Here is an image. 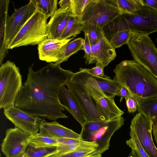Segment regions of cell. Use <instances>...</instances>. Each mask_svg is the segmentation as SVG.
Returning <instances> with one entry per match:
<instances>
[{
	"label": "cell",
	"instance_id": "6da1fadb",
	"mask_svg": "<svg viewBox=\"0 0 157 157\" xmlns=\"http://www.w3.org/2000/svg\"><path fill=\"white\" fill-rule=\"evenodd\" d=\"M60 64L50 63L34 71V63L28 68L26 80L15 101L14 106L26 112L52 121L67 118L65 107L60 101L58 92L66 85L74 73L63 69Z\"/></svg>",
	"mask_w": 157,
	"mask_h": 157
},
{
	"label": "cell",
	"instance_id": "7a4b0ae2",
	"mask_svg": "<svg viewBox=\"0 0 157 157\" xmlns=\"http://www.w3.org/2000/svg\"><path fill=\"white\" fill-rule=\"evenodd\" d=\"M113 71V80L126 88L135 100L157 96V79L134 60L121 62Z\"/></svg>",
	"mask_w": 157,
	"mask_h": 157
},
{
	"label": "cell",
	"instance_id": "3957f363",
	"mask_svg": "<svg viewBox=\"0 0 157 157\" xmlns=\"http://www.w3.org/2000/svg\"><path fill=\"white\" fill-rule=\"evenodd\" d=\"M127 44L134 60L157 79V48L149 36L131 31Z\"/></svg>",
	"mask_w": 157,
	"mask_h": 157
},
{
	"label": "cell",
	"instance_id": "277c9868",
	"mask_svg": "<svg viewBox=\"0 0 157 157\" xmlns=\"http://www.w3.org/2000/svg\"><path fill=\"white\" fill-rule=\"evenodd\" d=\"M19 68L10 60L0 67V109L14 105L22 86Z\"/></svg>",
	"mask_w": 157,
	"mask_h": 157
},
{
	"label": "cell",
	"instance_id": "5b68a950",
	"mask_svg": "<svg viewBox=\"0 0 157 157\" xmlns=\"http://www.w3.org/2000/svg\"><path fill=\"white\" fill-rule=\"evenodd\" d=\"M48 18L37 9L14 38L8 49L22 46L38 45L47 38Z\"/></svg>",
	"mask_w": 157,
	"mask_h": 157
},
{
	"label": "cell",
	"instance_id": "8992f818",
	"mask_svg": "<svg viewBox=\"0 0 157 157\" xmlns=\"http://www.w3.org/2000/svg\"><path fill=\"white\" fill-rule=\"evenodd\" d=\"M87 90L105 120L109 121L122 116L124 112L116 104L114 99L107 97L100 89L95 78L84 68L78 71Z\"/></svg>",
	"mask_w": 157,
	"mask_h": 157
},
{
	"label": "cell",
	"instance_id": "52a82bcc",
	"mask_svg": "<svg viewBox=\"0 0 157 157\" xmlns=\"http://www.w3.org/2000/svg\"><path fill=\"white\" fill-rule=\"evenodd\" d=\"M122 14L111 0H91L80 18L83 23L96 25L103 29L105 26Z\"/></svg>",
	"mask_w": 157,
	"mask_h": 157
},
{
	"label": "cell",
	"instance_id": "ba28073f",
	"mask_svg": "<svg viewBox=\"0 0 157 157\" xmlns=\"http://www.w3.org/2000/svg\"><path fill=\"white\" fill-rule=\"evenodd\" d=\"M66 86L74 95L82 108L86 122L105 120L88 93L78 71L74 73Z\"/></svg>",
	"mask_w": 157,
	"mask_h": 157
},
{
	"label": "cell",
	"instance_id": "9c48e42d",
	"mask_svg": "<svg viewBox=\"0 0 157 157\" xmlns=\"http://www.w3.org/2000/svg\"><path fill=\"white\" fill-rule=\"evenodd\" d=\"M125 25L131 31L147 35L157 32V11L143 6L131 13L121 15Z\"/></svg>",
	"mask_w": 157,
	"mask_h": 157
},
{
	"label": "cell",
	"instance_id": "30bf717a",
	"mask_svg": "<svg viewBox=\"0 0 157 157\" xmlns=\"http://www.w3.org/2000/svg\"><path fill=\"white\" fill-rule=\"evenodd\" d=\"M153 122L144 114L138 113L132 119L130 128L135 133L143 149L149 157H157V148L152 136Z\"/></svg>",
	"mask_w": 157,
	"mask_h": 157
},
{
	"label": "cell",
	"instance_id": "8fae6325",
	"mask_svg": "<svg viewBox=\"0 0 157 157\" xmlns=\"http://www.w3.org/2000/svg\"><path fill=\"white\" fill-rule=\"evenodd\" d=\"M30 134L16 127L6 130L1 144V151L6 157H20L29 144Z\"/></svg>",
	"mask_w": 157,
	"mask_h": 157
},
{
	"label": "cell",
	"instance_id": "7c38bea8",
	"mask_svg": "<svg viewBox=\"0 0 157 157\" xmlns=\"http://www.w3.org/2000/svg\"><path fill=\"white\" fill-rule=\"evenodd\" d=\"M6 117L16 127L33 135L39 131L40 125L43 119L26 112L12 106L4 109Z\"/></svg>",
	"mask_w": 157,
	"mask_h": 157
},
{
	"label": "cell",
	"instance_id": "4fadbf2b",
	"mask_svg": "<svg viewBox=\"0 0 157 157\" xmlns=\"http://www.w3.org/2000/svg\"><path fill=\"white\" fill-rule=\"evenodd\" d=\"M37 10L32 0L20 8L15 9L9 17L7 23L6 43L8 48L20 31Z\"/></svg>",
	"mask_w": 157,
	"mask_h": 157
},
{
	"label": "cell",
	"instance_id": "5bb4252c",
	"mask_svg": "<svg viewBox=\"0 0 157 157\" xmlns=\"http://www.w3.org/2000/svg\"><path fill=\"white\" fill-rule=\"evenodd\" d=\"M94 63L104 68L114 59L117 56L115 48L105 36L103 29H99V39L94 45H91Z\"/></svg>",
	"mask_w": 157,
	"mask_h": 157
},
{
	"label": "cell",
	"instance_id": "9a60e30c",
	"mask_svg": "<svg viewBox=\"0 0 157 157\" xmlns=\"http://www.w3.org/2000/svg\"><path fill=\"white\" fill-rule=\"evenodd\" d=\"M74 38L61 40L47 38L44 40L38 45L39 59L49 63L57 62L64 45Z\"/></svg>",
	"mask_w": 157,
	"mask_h": 157
},
{
	"label": "cell",
	"instance_id": "2e32d148",
	"mask_svg": "<svg viewBox=\"0 0 157 157\" xmlns=\"http://www.w3.org/2000/svg\"><path fill=\"white\" fill-rule=\"evenodd\" d=\"M124 119L122 116L109 121L96 132L90 142L97 144L98 147L96 151L99 154L102 155L109 149L112 136L124 124Z\"/></svg>",
	"mask_w": 157,
	"mask_h": 157
},
{
	"label": "cell",
	"instance_id": "e0dca14e",
	"mask_svg": "<svg viewBox=\"0 0 157 157\" xmlns=\"http://www.w3.org/2000/svg\"><path fill=\"white\" fill-rule=\"evenodd\" d=\"M72 14L70 6L59 8L51 17L47 25L48 38L58 39L64 30Z\"/></svg>",
	"mask_w": 157,
	"mask_h": 157
},
{
	"label": "cell",
	"instance_id": "ac0fdd59",
	"mask_svg": "<svg viewBox=\"0 0 157 157\" xmlns=\"http://www.w3.org/2000/svg\"><path fill=\"white\" fill-rule=\"evenodd\" d=\"M59 99L62 104L74 118L82 126L86 122L83 110L77 99L65 86H63L58 92Z\"/></svg>",
	"mask_w": 157,
	"mask_h": 157
},
{
	"label": "cell",
	"instance_id": "d6986e66",
	"mask_svg": "<svg viewBox=\"0 0 157 157\" xmlns=\"http://www.w3.org/2000/svg\"><path fill=\"white\" fill-rule=\"evenodd\" d=\"M103 33L115 48H118L127 44L131 35V31L124 28L115 18L105 26Z\"/></svg>",
	"mask_w": 157,
	"mask_h": 157
},
{
	"label": "cell",
	"instance_id": "ffe728a7",
	"mask_svg": "<svg viewBox=\"0 0 157 157\" xmlns=\"http://www.w3.org/2000/svg\"><path fill=\"white\" fill-rule=\"evenodd\" d=\"M39 132L42 134L56 139L70 138L82 140L80 134L56 121L48 122L43 119L40 125Z\"/></svg>",
	"mask_w": 157,
	"mask_h": 157
},
{
	"label": "cell",
	"instance_id": "44dd1931",
	"mask_svg": "<svg viewBox=\"0 0 157 157\" xmlns=\"http://www.w3.org/2000/svg\"><path fill=\"white\" fill-rule=\"evenodd\" d=\"M9 0H0V66L8 53L6 43V30L9 16Z\"/></svg>",
	"mask_w": 157,
	"mask_h": 157
},
{
	"label": "cell",
	"instance_id": "7402d4cb",
	"mask_svg": "<svg viewBox=\"0 0 157 157\" xmlns=\"http://www.w3.org/2000/svg\"><path fill=\"white\" fill-rule=\"evenodd\" d=\"M138 113L149 118L153 125L157 123V96L146 99L136 100Z\"/></svg>",
	"mask_w": 157,
	"mask_h": 157
},
{
	"label": "cell",
	"instance_id": "603a6c76",
	"mask_svg": "<svg viewBox=\"0 0 157 157\" xmlns=\"http://www.w3.org/2000/svg\"><path fill=\"white\" fill-rule=\"evenodd\" d=\"M91 75L95 78L100 89L107 97L114 99L117 95L121 85L108 76L105 75L102 77Z\"/></svg>",
	"mask_w": 157,
	"mask_h": 157
},
{
	"label": "cell",
	"instance_id": "cb8c5ba5",
	"mask_svg": "<svg viewBox=\"0 0 157 157\" xmlns=\"http://www.w3.org/2000/svg\"><path fill=\"white\" fill-rule=\"evenodd\" d=\"M84 43V39L79 37L73 40L64 45L59 61L56 63L61 64L67 61L72 55L81 50Z\"/></svg>",
	"mask_w": 157,
	"mask_h": 157
},
{
	"label": "cell",
	"instance_id": "d4e9b609",
	"mask_svg": "<svg viewBox=\"0 0 157 157\" xmlns=\"http://www.w3.org/2000/svg\"><path fill=\"white\" fill-rule=\"evenodd\" d=\"M83 23L80 17L71 16L63 31L58 39L64 40L78 35L81 33Z\"/></svg>",
	"mask_w": 157,
	"mask_h": 157
},
{
	"label": "cell",
	"instance_id": "484cf974",
	"mask_svg": "<svg viewBox=\"0 0 157 157\" xmlns=\"http://www.w3.org/2000/svg\"><path fill=\"white\" fill-rule=\"evenodd\" d=\"M57 153V147H39L28 144L20 157H48Z\"/></svg>",
	"mask_w": 157,
	"mask_h": 157
},
{
	"label": "cell",
	"instance_id": "4316f807",
	"mask_svg": "<svg viewBox=\"0 0 157 157\" xmlns=\"http://www.w3.org/2000/svg\"><path fill=\"white\" fill-rule=\"evenodd\" d=\"M108 121L103 120L85 122L82 126L81 131L80 134L82 140L90 142L96 132L105 125Z\"/></svg>",
	"mask_w": 157,
	"mask_h": 157
},
{
	"label": "cell",
	"instance_id": "83f0119b",
	"mask_svg": "<svg viewBox=\"0 0 157 157\" xmlns=\"http://www.w3.org/2000/svg\"><path fill=\"white\" fill-rule=\"evenodd\" d=\"M29 144L39 147H58L59 143L57 139L38 133L31 135Z\"/></svg>",
	"mask_w": 157,
	"mask_h": 157
},
{
	"label": "cell",
	"instance_id": "f1b7e54d",
	"mask_svg": "<svg viewBox=\"0 0 157 157\" xmlns=\"http://www.w3.org/2000/svg\"><path fill=\"white\" fill-rule=\"evenodd\" d=\"M122 13H131L144 6L142 0H111Z\"/></svg>",
	"mask_w": 157,
	"mask_h": 157
},
{
	"label": "cell",
	"instance_id": "f546056e",
	"mask_svg": "<svg viewBox=\"0 0 157 157\" xmlns=\"http://www.w3.org/2000/svg\"><path fill=\"white\" fill-rule=\"evenodd\" d=\"M37 9L48 18L52 17L57 8V0H32Z\"/></svg>",
	"mask_w": 157,
	"mask_h": 157
},
{
	"label": "cell",
	"instance_id": "4dcf8cb0",
	"mask_svg": "<svg viewBox=\"0 0 157 157\" xmlns=\"http://www.w3.org/2000/svg\"><path fill=\"white\" fill-rule=\"evenodd\" d=\"M96 149H80L64 154L56 153L48 157H101L102 155L98 152Z\"/></svg>",
	"mask_w": 157,
	"mask_h": 157
},
{
	"label": "cell",
	"instance_id": "1f68e13d",
	"mask_svg": "<svg viewBox=\"0 0 157 157\" xmlns=\"http://www.w3.org/2000/svg\"><path fill=\"white\" fill-rule=\"evenodd\" d=\"M130 138L126 141V144L136 153L138 157H149L141 146L135 132L130 129Z\"/></svg>",
	"mask_w": 157,
	"mask_h": 157
},
{
	"label": "cell",
	"instance_id": "d6a6232c",
	"mask_svg": "<svg viewBox=\"0 0 157 157\" xmlns=\"http://www.w3.org/2000/svg\"><path fill=\"white\" fill-rule=\"evenodd\" d=\"M99 28L96 25L83 23L82 31L87 34L91 45L95 44L98 42L99 39Z\"/></svg>",
	"mask_w": 157,
	"mask_h": 157
},
{
	"label": "cell",
	"instance_id": "836d02e7",
	"mask_svg": "<svg viewBox=\"0 0 157 157\" xmlns=\"http://www.w3.org/2000/svg\"><path fill=\"white\" fill-rule=\"evenodd\" d=\"M91 0H71L70 9L73 16L80 17Z\"/></svg>",
	"mask_w": 157,
	"mask_h": 157
},
{
	"label": "cell",
	"instance_id": "e575fe53",
	"mask_svg": "<svg viewBox=\"0 0 157 157\" xmlns=\"http://www.w3.org/2000/svg\"><path fill=\"white\" fill-rule=\"evenodd\" d=\"M85 34L84 43L81 50L85 52L84 58L85 59V63L86 64L94 63L91 44L89 40L88 35Z\"/></svg>",
	"mask_w": 157,
	"mask_h": 157
},
{
	"label": "cell",
	"instance_id": "d590c367",
	"mask_svg": "<svg viewBox=\"0 0 157 157\" xmlns=\"http://www.w3.org/2000/svg\"><path fill=\"white\" fill-rule=\"evenodd\" d=\"M128 110L129 113L136 112L137 110V104L136 100L132 96L125 99Z\"/></svg>",
	"mask_w": 157,
	"mask_h": 157
},
{
	"label": "cell",
	"instance_id": "8d00e7d4",
	"mask_svg": "<svg viewBox=\"0 0 157 157\" xmlns=\"http://www.w3.org/2000/svg\"><path fill=\"white\" fill-rule=\"evenodd\" d=\"M103 69L104 68L98 66H96L91 69L84 68L85 70L89 73L97 76L102 77L105 76L104 74Z\"/></svg>",
	"mask_w": 157,
	"mask_h": 157
},
{
	"label": "cell",
	"instance_id": "74e56055",
	"mask_svg": "<svg viewBox=\"0 0 157 157\" xmlns=\"http://www.w3.org/2000/svg\"><path fill=\"white\" fill-rule=\"evenodd\" d=\"M117 96H120L121 97L120 99V102L122 101L124 98L125 100L131 96L128 90L126 88L123 86H122Z\"/></svg>",
	"mask_w": 157,
	"mask_h": 157
},
{
	"label": "cell",
	"instance_id": "f35d334b",
	"mask_svg": "<svg viewBox=\"0 0 157 157\" xmlns=\"http://www.w3.org/2000/svg\"><path fill=\"white\" fill-rule=\"evenodd\" d=\"M144 6L150 7L157 11V0H142Z\"/></svg>",
	"mask_w": 157,
	"mask_h": 157
},
{
	"label": "cell",
	"instance_id": "ab89813d",
	"mask_svg": "<svg viewBox=\"0 0 157 157\" xmlns=\"http://www.w3.org/2000/svg\"><path fill=\"white\" fill-rule=\"evenodd\" d=\"M71 0H60L58 2L60 8H65L70 6Z\"/></svg>",
	"mask_w": 157,
	"mask_h": 157
},
{
	"label": "cell",
	"instance_id": "60d3db41",
	"mask_svg": "<svg viewBox=\"0 0 157 157\" xmlns=\"http://www.w3.org/2000/svg\"><path fill=\"white\" fill-rule=\"evenodd\" d=\"M153 135L154 140L156 143L157 144V124L155 126L153 129Z\"/></svg>",
	"mask_w": 157,
	"mask_h": 157
},
{
	"label": "cell",
	"instance_id": "b9f144b4",
	"mask_svg": "<svg viewBox=\"0 0 157 157\" xmlns=\"http://www.w3.org/2000/svg\"><path fill=\"white\" fill-rule=\"evenodd\" d=\"M132 150L131 152L128 157H138L136 151L134 150Z\"/></svg>",
	"mask_w": 157,
	"mask_h": 157
},
{
	"label": "cell",
	"instance_id": "7bdbcfd3",
	"mask_svg": "<svg viewBox=\"0 0 157 157\" xmlns=\"http://www.w3.org/2000/svg\"><path fill=\"white\" fill-rule=\"evenodd\" d=\"M156 42H157V38L156 39Z\"/></svg>",
	"mask_w": 157,
	"mask_h": 157
}]
</instances>
